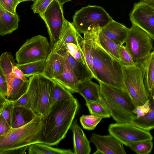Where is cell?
<instances>
[{
  "mask_svg": "<svg viewBox=\"0 0 154 154\" xmlns=\"http://www.w3.org/2000/svg\"><path fill=\"white\" fill-rule=\"evenodd\" d=\"M100 29V26H96L86 32L91 45L96 79L98 82L127 92L124 82L122 65L101 45L99 40Z\"/></svg>",
  "mask_w": 154,
  "mask_h": 154,
  "instance_id": "1",
  "label": "cell"
},
{
  "mask_svg": "<svg viewBox=\"0 0 154 154\" xmlns=\"http://www.w3.org/2000/svg\"><path fill=\"white\" fill-rule=\"evenodd\" d=\"M79 108L78 100L74 97L54 104L47 116L42 119L41 143L57 145L66 137Z\"/></svg>",
  "mask_w": 154,
  "mask_h": 154,
  "instance_id": "2",
  "label": "cell"
},
{
  "mask_svg": "<svg viewBox=\"0 0 154 154\" xmlns=\"http://www.w3.org/2000/svg\"><path fill=\"white\" fill-rule=\"evenodd\" d=\"M42 118L38 114L31 122L0 136V154H24L31 145L41 143Z\"/></svg>",
  "mask_w": 154,
  "mask_h": 154,
  "instance_id": "3",
  "label": "cell"
},
{
  "mask_svg": "<svg viewBox=\"0 0 154 154\" xmlns=\"http://www.w3.org/2000/svg\"><path fill=\"white\" fill-rule=\"evenodd\" d=\"M98 82L101 97L116 123H131L137 115L133 112L136 106L128 94Z\"/></svg>",
  "mask_w": 154,
  "mask_h": 154,
  "instance_id": "4",
  "label": "cell"
},
{
  "mask_svg": "<svg viewBox=\"0 0 154 154\" xmlns=\"http://www.w3.org/2000/svg\"><path fill=\"white\" fill-rule=\"evenodd\" d=\"M29 80L26 91L28 108L44 119L47 116L53 105L54 81L42 74L31 76Z\"/></svg>",
  "mask_w": 154,
  "mask_h": 154,
  "instance_id": "5",
  "label": "cell"
},
{
  "mask_svg": "<svg viewBox=\"0 0 154 154\" xmlns=\"http://www.w3.org/2000/svg\"><path fill=\"white\" fill-rule=\"evenodd\" d=\"M72 19V23L77 30L83 34L95 26L103 27L113 20L102 7L91 5L77 11Z\"/></svg>",
  "mask_w": 154,
  "mask_h": 154,
  "instance_id": "6",
  "label": "cell"
},
{
  "mask_svg": "<svg viewBox=\"0 0 154 154\" xmlns=\"http://www.w3.org/2000/svg\"><path fill=\"white\" fill-rule=\"evenodd\" d=\"M51 50L47 38L38 35L27 39L15 54L19 64L46 60Z\"/></svg>",
  "mask_w": 154,
  "mask_h": 154,
  "instance_id": "7",
  "label": "cell"
},
{
  "mask_svg": "<svg viewBox=\"0 0 154 154\" xmlns=\"http://www.w3.org/2000/svg\"><path fill=\"white\" fill-rule=\"evenodd\" d=\"M153 39L146 32L135 25L129 29L125 48L135 64L141 61L154 49Z\"/></svg>",
  "mask_w": 154,
  "mask_h": 154,
  "instance_id": "8",
  "label": "cell"
},
{
  "mask_svg": "<svg viewBox=\"0 0 154 154\" xmlns=\"http://www.w3.org/2000/svg\"><path fill=\"white\" fill-rule=\"evenodd\" d=\"M124 83L127 91L135 106L144 104L149 94L144 84L140 68L135 65H122Z\"/></svg>",
  "mask_w": 154,
  "mask_h": 154,
  "instance_id": "9",
  "label": "cell"
},
{
  "mask_svg": "<svg viewBox=\"0 0 154 154\" xmlns=\"http://www.w3.org/2000/svg\"><path fill=\"white\" fill-rule=\"evenodd\" d=\"M109 134L126 146L134 143L152 140L153 137L149 131L142 129L131 123H113L108 127Z\"/></svg>",
  "mask_w": 154,
  "mask_h": 154,
  "instance_id": "10",
  "label": "cell"
},
{
  "mask_svg": "<svg viewBox=\"0 0 154 154\" xmlns=\"http://www.w3.org/2000/svg\"><path fill=\"white\" fill-rule=\"evenodd\" d=\"M63 6L57 0H54L44 13L38 14L46 25L51 49L58 40L65 19Z\"/></svg>",
  "mask_w": 154,
  "mask_h": 154,
  "instance_id": "11",
  "label": "cell"
},
{
  "mask_svg": "<svg viewBox=\"0 0 154 154\" xmlns=\"http://www.w3.org/2000/svg\"><path fill=\"white\" fill-rule=\"evenodd\" d=\"M129 17L132 24L154 38V7L141 1L135 3Z\"/></svg>",
  "mask_w": 154,
  "mask_h": 154,
  "instance_id": "12",
  "label": "cell"
},
{
  "mask_svg": "<svg viewBox=\"0 0 154 154\" xmlns=\"http://www.w3.org/2000/svg\"><path fill=\"white\" fill-rule=\"evenodd\" d=\"M90 141L96 148L93 154H126L123 144L112 135H101L93 133Z\"/></svg>",
  "mask_w": 154,
  "mask_h": 154,
  "instance_id": "13",
  "label": "cell"
},
{
  "mask_svg": "<svg viewBox=\"0 0 154 154\" xmlns=\"http://www.w3.org/2000/svg\"><path fill=\"white\" fill-rule=\"evenodd\" d=\"M76 29L72 23L65 19L58 41L51 49L54 52H57L65 49V45L68 43L80 44L83 40Z\"/></svg>",
  "mask_w": 154,
  "mask_h": 154,
  "instance_id": "14",
  "label": "cell"
},
{
  "mask_svg": "<svg viewBox=\"0 0 154 154\" xmlns=\"http://www.w3.org/2000/svg\"><path fill=\"white\" fill-rule=\"evenodd\" d=\"M57 53L62 56L66 60L79 83L93 78L87 65L76 60L65 48Z\"/></svg>",
  "mask_w": 154,
  "mask_h": 154,
  "instance_id": "15",
  "label": "cell"
},
{
  "mask_svg": "<svg viewBox=\"0 0 154 154\" xmlns=\"http://www.w3.org/2000/svg\"><path fill=\"white\" fill-rule=\"evenodd\" d=\"M70 129L73 134L74 154H89L91 149L89 141L78 124L77 119L73 122Z\"/></svg>",
  "mask_w": 154,
  "mask_h": 154,
  "instance_id": "16",
  "label": "cell"
},
{
  "mask_svg": "<svg viewBox=\"0 0 154 154\" xmlns=\"http://www.w3.org/2000/svg\"><path fill=\"white\" fill-rule=\"evenodd\" d=\"M135 65L141 69L144 86L149 94L154 86V50Z\"/></svg>",
  "mask_w": 154,
  "mask_h": 154,
  "instance_id": "17",
  "label": "cell"
},
{
  "mask_svg": "<svg viewBox=\"0 0 154 154\" xmlns=\"http://www.w3.org/2000/svg\"><path fill=\"white\" fill-rule=\"evenodd\" d=\"M128 28L113 19L104 27L102 32L108 38L119 45L125 43Z\"/></svg>",
  "mask_w": 154,
  "mask_h": 154,
  "instance_id": "18",
  "label": "cell"
},
{
  "mask_svg": "<svg viewBox=\"0 0 154 154\" xmlns=\"http://www.w3.org/2000/svg\"><path fill=\"white\" fill-rule=\"evenodd\" d=\"M58 54L63 65V71L62 74L53 80L60 84L71 93H78L77 86L79 84L78 80L66 60L62 56Z\"/></svg>",
  "mask_w": 154,
  "mask_h": 154,
  "instance_id": "19",
  "label": "cell"
},
{
  "mask_svg": "<svg viewBox=\"0 0 154 154\" xmlns=\"http://www.w3.org/2000/svg\"><path fill=\"white\" fill-rule=\"evenodd\" d=\"M91 80L79 83L77 86L78 93L84 97L86 102L103 103L100 96V85Z\"/></svg>",
  "mask_w": 154,
  "mask_h": 154,
  "instance_id": "20",
  "label": "cell"
},
{
  "mask_svg": "<svg viewBox=\"0 0 154 154\" xmlns=\"http://www.w3.org/2000/svg\"><path fill=\"white\" fill-rule=\"evenodd\" d=\"M20 21L17 14H13L0 5V35L10 34L17 29Z\"/></svg>",
  "mask_w": 154,
  "mask_h": 154,
  "instance_id": "21",
  "label": "cell"
},
{
  "mask_svg": "<svg viewBox=\"0 0 154 154\" xmlns=\"http://www.w3.org/2000/svg\"><path fill=\"white\" fill-rule=\"evenodd\" d=\"M63 71L62 64L59 55L52 50L45 60L43 74L53 80L62 74Z\"/></svg>",
  "mask_w": 154,
  "mask_h": 154,
  "instance_id": "22",
  "label": "cell"
},
{
  "mask_svg": "<svg viewBox=\"0 0 154 154\" xmlns=\"http://www.w3.org/2000/svg\"><path fill=\"white\" fill-rule=\"evenodd\" d=\"M37 114L28 107L14 106L11 118L12 128H18L27 124L32 121Z\"/></svg>",
  "mask_w": 154,
  "mask_h": 154,
  "instance_id": "23",
  "label": "cell"
},
{
  "mask_svg": "<svg viewBox=\"0 0 154 154\" xmlns=\"http://www.w3.org/2000/svg\"><path fill=\"white\" fill-rule=\"evenodd\" d=\"M29 83V80L27 79L23 81L14 77L8 87L7 98L13 101L18 99L26 92Z\"/></svg>",
  "mask_w": 154,
  "mask_h": 154,
  "instance_id": "24",
  "label": "cell"
},
{
  "mask_svg": "<svg viewBox=\"0 0 154 154\" xmlns=\"http://www.w3.org/2000/svg\"><path fill=\"white\" fill-rule=\"evenodd\" d=\"M150 109L144 116L134 119L131 124L146 131H149L154 129V103L152 97L149 95Z\"/></svg>",
  "mask_w": 154,
  "mask_h": 154,
  "instance_id": "25",
  "label": "cell"
},
{
  "mask_svg": "<svg viewBox=\"0 0 154 154\" xmlns=\"http://www.w3.org/2000/svg\"><path fill=\"white\" fill-rule=\"evenodd\" d=\"M45 144L37 143L30 145L28 149L29 154H74L70 149L54 148Z\"/></svg>",
  "mask_w": 154,
  "mask_h": 154,
  "instance_id": "26",
  "label": "cell"
},
{
  "mask_svg": "<svg viewBox=\"0 0 154 154\" xmlns=\"http://www.w3.org/2000/svg\"><path fill=\"white\" fill-rule=\"evenodd\" d=\"M14 57L11 52L3 53L0 57V71L5 77L8 84L9 83L14 77L12 72V65H16Z\"/></svg>",
  "mask_w": 154,
  "mask_h": 154,
  "instance_id": "27",
  "label": "cell"
},
{
  "mask_svg": "<svg viewBox=\"0 0 154 154\" xmlns=\"http://www.w3.org/2000/svg\"><path fill=\"white\" fill-rule=\"evenodd\" d=\"M46 60H40L23 64L17 63L16 66L23 72L26 77L42 74Z\"/></svg>",
  "mask_w": 154,
  "mask_h": 154,
  "instance_id": "28",
  "label": "cell"
},
{
  "mask_svg": "<svg viewBox=\"0 0 154 154\" xmlns=\"http://www.w3.org/2000/svg\"><path fill=\"white\" fill-rule=\"evenodd\" d=\"M99 40L102 47L121 62L119 54L120 45L108 38L102 32L101 29L99 34Z\"/></svg>",
  "mask_w": 154,
  "mask_h": 154,
  "instance_id": "29",
  "label": "cell"
},
{
  "mask_svg": "<svg viewBox=\"0 0 154 154\" xmlns=\"http://www.w3.org/2000/svg\"><path fill=\"white\" fill-rule=\"evenodd\" d=\"M82 47L87 66L91 72L93 78L96 79V78L92 63L91 45L89 36L87 32L84 34L83 40L82 44Z\"/></svg>",
  "mask_w": 154,
  "mask_h": 154,
  "instance_id": "30",
  "label": "cell"
},
{
  "mask_svg": "<svg viewBox=\"0 0 154 154\" xmlns=\"http://www.w3.org/2000/svg\"><path fill=\"white\" fill-rule=\"evenodd\" d=\"M85 105L91 115L103 118H110L111 117L110 113L104 102L103 103L86 102Z\"/></svg>",
  "mask_w": 154,
  "mask_h": 154,
  "instance_id": "31",
  "label": "cell"
},
{
  "mask_svg": "<svg viewBox=\"0 0 154 154\" xmlns=\"http://www.w3.org/2000/svg\"><path fill=\"white\" fill-rule=\"evenodd\" d=\"M54 81L53 95V105L57 102L70 99L74 97L71 92L58 82Z\"/></svg>",
  "mask_w": 154,
  "mask_h": 154,
  "instance_id": "32",
  "label": "cell"
},
{
  "mask_svg": "<svg viewBox=\"0 0 154 154\" xmlns=\"http://www.w3.org/2000/svg\"><path fill=\"white\" fill-rule=\"evenodd\" d=\"M82 42L80 44L73 43H67L65 46L64 48L76 60L86 65L82 47Z\"/></svg>",
  "mask_w": 154,
  "mask_h": 154,
  "instance_id": "33",
  "label": "cell"
},
{
  "mask_svg": "<svg viewBox=\"0 0 154 154\" xmlns=\"http://www.w3.org/2000/svg\"><path fill=\"white\" fill-rule=\"evenodd\" d=\"M153 146L152 140L138 142L132 143L128 147L138 154H148L152 151Z\"/></svg>",
  "mask_w": 154,
  "mask_h": 154,
  "instance_id": "34",
  "label": "cell"
},
{
  "mask_svg": "<svg viewBox=\"0 0 154 154\" xmlns=\"http://www.w3.org/2000/svg\"><path fill=\"white\" fill-rule=\"evenodd\" d=\"M103 118L93 115H82L80 118V122L83 128L88 130L94 129Z\"/></svg>",
  "mask_w": 154,
  "mask_h": 154,
  "instance_id": "35",
  "label": "cell"
},
{
  "mask_svg": "<svg viewBox=\"0 0 154 154\" xmlns=\"http://www.w3.org/2000/svg\"><path fill=\"white\" fill-rule=\"evenodd\" d=\"M14 106L13 101L9 100L0 108V116L3 117L11 127L12 112Z\"/></svg>",
  "mask_w": 154,
  "mask_h": 154,
  "instance_id": "36",
  "label": "cell"
},
{
  "mask_svg": "<svg viewBox=\"0 0 154 154\" xmlns=\"http://www.w3.org/2000/svg\"><path fill=\"white\" fill-rule=\"evenodd\" d=\"M54 0H35L31 8L34 13H44Z\"/></svg>",
  "mask_w": 154,
  "mask_h": 154,
  "instance_id": "37",
  "label": "cell"
},
{
  "mask_svg": "<svg viewBox=\"0 0 154 154\" xmlns=\"http://www.w3.org/2000/svg\"><path fill=\"white\" fill-rule=\"evenodd\" d=\"M119 54L121 62L122 65L131 66L135 65L131 55L123 45L120 46Z\"/></svg>",
  "mask_w": 154,
  "mask_h": 154,
  "instance_id": "38",
  "label": "cell"
},
{
  "mask_svg": "<svg viewBox=\"0 0 154 154\" xmlns=\"http://www.w3.org/2000/svg\"><path fill=\"white\" fill-rule=\"evenodd\" d=\"M20 3L18 0H0V5L13 14H17L16 8Z\"/></svg>",
  "mask_w": 154,
  "mask_h": 154,
  "instance_id": "39",
  "label": "cell"
},
{
  "mask_svg": "<svg viewBox=\"0 0 154 154\" xmlns=\"http://www.w3.org/2000/svg\"><path fill=\"white\" fill-rule=\"evenodd\" d=\"M150 109V103L149 99L143 105L136 106L133 112L137 114V118H138L146 114Z\"/></svg>",
  "mask_w": 154,
  "mask_h": 154,
  "instance_id": "40",
  "label": "cell"
},
{
  "mask_svg": "<svg viewBox=\"0 0 154 154\" xmlns=\"http://www.w3.org/2000/svg\"><path fill=\"white\" fill-rule=\"evenodd\" d=\"M8 91V85L6 78L0 71V93L7 97Z\"/></svg>",
  "mask_w": 154,
  "mask_h": 154,
  "instance_id": "41",
  "label": "cell"
},
{
  "mask_svg": "<svg viewBox=\"0 0 154 154\" xmlns=\"http://www.w3.org/2000/svg\"><path fill=\"white\" fill-rule=\"evenodd\" d=\"M12 128L6 120L0 116V136L6 133Z\"/></svg>",
  "mask_w": 154,
  "mask_h": 154,
  "instance_id": "42",
  "label": "cell"
},
{
  "mask_svg": "<svg viewBox=\"0 0 154 154\" xmlns=\"http://www.w3.org/2000/svg\"><path fill=\"white\" fill-rule=\"evenodd\" d=\"M13 102L15 106L28 107L26 92L18 99L13 101Z\"/></svg>",
  "mask_w": 154,
  "mask_h": 154,
  "instance_id": "43",
  "label": "cell"
},
{
  "mask_svg": "<svg viewBox=\"0 0 154 154\" xmlns=\"http://www.w3.org/2000/svg\"><path fill=\"white\" fill-rule=\"evenodd\" d=\"M12 73L14 77L23 80H25L26 79L23 72L16 65H12Z\"/></svg>",
  "mask_w": 154,
  "mask_h": 154,
  "instance_id": "44",
  "label": "cell"
},
{
  "mask_svg": "<svg viewBox=\"0 0 154 154\" xmlns=\"http://www.w3.org/2000/svg\"><path fill=\"white\" fill-rule=\"evenodd\" d=\"M9 100L7 97L0 93V108H1Z\"/></svg>",
  "mask_w": 154,
  "mask_h": 154,
  "instance_id": "45",
  "label": "cell"
},
{
  "mask_svg": "<svg viewBox=\"0 0 154 154\" xmlns=\"http://www.w3.org/2000/svg\"><path fill=\"white\" fill-rule=\"evenodd\" d=\"M154 7V0H140Z\"/></svg>",
  "mask_w": 154,
  "mask_h": 154,
  "instance_id": "46",
  "label": "cell"
},
{
  "mask_svg": "<svg viewBox=\"0 0 154 154\" xmlns=\"http://www.w3.org/2000/svg\"><path fill=\"white\" fill-rule=\"evenodd\" d=\"M58 2L62 5H63L66 2L71 1L72 0H57Z\"/></svg>",
  "mask_w": 154,
  "mask_h": 154,
  "instance_id": "47",
  "label": "cell"
},
{
  "mask_svg": "<svg viewBox=\"0 0 154 154\" xmlns=\"http://www.w3.org/2000/svg\"><path fill=\"white\" fill-rule=\"evenodd\" d=\"M149 95L152 97L154 103V86L151 91Z\"/></svg>",
  "mask_w": 154,
  "mask_h": 154,
  "instance_id": "48",
  "label": "cell"
},
{
  "mask_svg": "<svg viewBox=\"0 0 154 154\" xmlns=\"http://www.w3.org/2000/svg\"><path fill=\"white\" fill-rule=\"evenodd\" d=\"M20 2H23L27 1H33V2L35 0H18Z\"/></svg>",
  "mask_w": 154,
  "mask_h": 154,
  "instance_id": "49",
  "label": "cell"
},
{
  "mask_svg": "<svg viewBox=\"0 0 154 154\" xmlns=\"http://www.w3.org/2000/svg\"><path fill=\"white\" fill-rule=\"evenodd\" d=\"M152 39H153V40H154V38H152Z\"/></svg>",
  "mask_w": 154,
  "mask_h": 154,
  "instance_id": "50",
  "label": "cell"
}]
</instances>
